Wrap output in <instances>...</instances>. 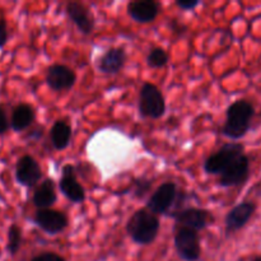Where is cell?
<instances>
[{
	"instance_id": "cell-1",
	"label": "cell",
	"mask_w": 261,
	"mask_h": 261,
	"mask_svg": "<svg viewBox=\"0 0 261 261\" xmlns=\"http://www.w3.org/2000/svg\"><path fill=\"white\" fill-rule=\"evenodd\" d=\"M255 116V107L246 99H239L227 109L226 122L222 127V134L232 140L242 139L249 133L251 121Z\"/></svg>"
},
{
	"instance_id": "cell-2",
	"label": "cell",
	"mask_w": 261,
	"mask_h": 261,
	"mask_svg": "<svg viewBox=\"0 0 261 261\" xmlns=\"http://www.w3.org/2000/svg\"><path fill=\"white\" fill-rule=\"evenodd\" d=\"M161 223L155 214L148 209L137 211L126 224V232L130 239L139 245H149L157 239Z\"/></svg>"
},
{
	"instance_id": "cell-3",
	"label": "cell",
	"mask_w": 261,
	"mask_h": 261,
	"mask_svg": "<svg viewBox=\"0 0 261 261\" xmlns=\"http://www.w3.org/2000/svg\"><path fill=\"white\" fill-rule=\"evenodd\" d=\"M139 111L144 117L160 119L166 112V101L162 92L152 83H145L139 93Z\"/></svg>"
},
{
	"instance_id": "cell-4",
	"label": "cell",
	"mask_w": 261,
	"mask_h": 261,
	"mask_svg": "<svg viewBox=\"0 0 261 261\" xmlns=\"http://www.w3.org/2000/svg\"><path fill=\"white\" fill-rule=\"evenodd\" d=\"M245 147L240 143H227L216 153L209 155L204 163V170L209 175H221L227 166L231 165L237 157L244 154Z\"/></svg>"
},
{
	"instance_id": "cell-5",
	"label": "cell",
	"mask_w": 261,
	"mask_h": 261,
	"mask_svg": "<svg viewBox=\"0 0 261 261\" xmlns=\"http://www.w3.org/2000/svg\"><path fill=\"white\" fill-rule=\"evenodd\" d=\"M175 247L184 261H198L201 255L200 237L198 232L189 228H180L175 234Z\"/></svg>"
},
{
	"instance_id": "cell-6",
	"label": "cell",
	"mask_w": 261,
	"mask_h": 261,
	"mask_svg": "<svg viewBox=\"0 0 261 261\" xmlns=\"http://www.w3.org/2000/svg\"><path fill=\"white\" fill-rule=\"evenodd\" d=\"M219 185L223 188H234L241 186L249 180L250 176V160L246 154L237 157L226 170L221 173Z\"/></svg>"
},
{
	"instance_id": "cell-7",
	"label": "cell",
	"mask_w": 261,
	"mask_h": 261,
	"mask_svg": "<svg viewBox=\"0 0 261 261\" xmlns=\"http://www.w3.org/2000/svg\"><path fill=\"white\" fill-rule=\"evenodd\" d=\"M177 198V186L175 182H165L152 194L147 204L148 211L153 214H165L171 209Z\"/></svg>"
},
{
	"instance_id": "cell-8",
	"label": "cell",
	"mask_w": 261,
	"mask_h": 261,
	"mask_svg": "<svg viewBox=\"0 0 261 261\" xmlns=\"http://www.w3.org/2000/svg\"><path fill=\"white\" fill-rule=\"evenodd\" d=\"M59 188L66 199L76 204H81L86 200V191L83 186L76 180L75 167L73 165L64 166L61 178L59 181Z\"/></svg>"
},
{
	"instance_id": "cell-9",
	"label": "cell",
	"mask_w": 261,
	"mask_h": 261,
	"mask_svg": "<svg viewBox=\"0 0 261 261\" xmlns=\"http://www.w3.org/2000/svg\"><path fill=\"white\" fill-rule=\"evenodd\" d=\"M176 223L180 228H189L193 231H201L213 222V216L205 209L188 208L175 214Z\"/></svg>"
},
{
	"instance_id": "cell-10",
	"label": "cell",
	"mask_w": 261,
	"mask_h": 261,
	"mask_svg": "<svg viewBox=\"0 0 261 261\" xmlns=\"http://www.w3.org/2000/svg\"><path fill=\"white\" fill-rule=\"evenodd\" d=\"M35 223L48 234H56L63 232L68 227V217L63 212L54 209H38L33 218Z\"/></svg>"
},
{
	"instance_id": "cell-11",
	"label": "cell",
	"mask_w": 261,
	"mask_h": 261,
	"mask_svg": "<svg viewBox=\"0 0 261 261\" xmlns=\"http://www.w3.org/2000/svg\"><path fill=\"white\" fill-rule=\"evenodd\" d=\"M42 177V170L37 161L31 155H23L15 166V180L25 188H33Z\"/></svg>"
},
{
	"instance_id": "cell-12",
	"label": "cell",
	"mask_w": 261,
	"mask_h": 261,
	"mask_svg": "<svg viewBox=\"0 0 261 261\" xmlns=\"http://www.w3.org/2000/svg\"><path fill=\"white\" fill-rule=\"evenodd\" d=\"M256 212V204L252 201H242L228 212L226 216V232L234 233L244 228Z\"/></svg>"
},
{
	"instance_id": "cell-13",
	"label": "cell",
	"mask_w": 261,
	"mask_h": 261,
	"mask_svg": "<svg viewBox=\"0 0 261 261\" xmlns=\"http://www.w3.org/2000/svg\"><path fill=\"white\" fill-rule=\"evenodd\" d=\"M76 82V74L73 69L61 64L51 65L46 71V83L53 91L61 92L73 88Z\"/></svg>"
},
{
	"instance_id": "cell-14",
	"label": "cell",
	"mask_w": 261,
	"mask_h": 261,
	"mask_svg": "<svg viewBox=\"0 0 261 261\" xmlns=\"http://www.w3.org/2000/svg\"><path fill=\"white\" fill-rule=\"evenodd\" d=\"M161 13V4L154 0H134L127 4V14L138 23H150Z\"/></svg>"
},
{
	"instance_id": "cell-15",
	"label": "cell",
	"mask_w": 261,
	"mask_h": 261,
	"mask_svg": "<svg viewBox=\"0 0 261 261\" xmlns=\"http://www.w3.org/2000/svg\"><path fill=\"white\" fill-rule=\"evenodd\" d=\"M66 13L83 35H91L94 30V17L86 5L78 2L66 4Z\"/></svg>"
},
{
	"instance_id": "cell-16",
	"label": "cell",
	"mask_w": 261,
	"mask_h": 261,
	"mask_svg": "<svg viewBox=\"0 0 261 261\" xmlns=\"http://www.w3.org/2000/svg\"><path fill=\"white\" fill-rule=\"evenodd\" d=\"M127 54L122 47H111L99 59L98 69L105 74H116L124 68Z\"/></svg>"
},
{
	"instance_id": "cell-17",
	"label": "cell",
	"mask_w": 261,
	"mask_h": 261,
	"mask_svg": "<svg viewBox=\"0 0 261 261\" xmlns=\"http://www.w3.org/2000/svg\"><path fill=\"white\" fill-rule=\"evenodd\" d=\"M58 200L55 182L51 178H46L40 184L33 194V204L38 209H51Z\"/></svg>"
},
{
	"instance_id": "cell-18",
	"label": "cell",
	"mask_w": 261,
	"mask_h": 261,
	"mask_svg": "<svg viewBox=\"0 0 261 261\" xmlns=\"http://www.w3.org/2000/svg\"><path fill=\"white\" fill-rule=\"evenodd\" d=\"M36 119V112L30 105L20 103L13 110L12 119H10V126L14 132L20 133L30 127Z\"/></svg>"
},
{
	"instance_id": "cell-19",
	"label": "cell",
	"mask_w": 261,
	"mask_h": 261,
	"mask_svg": "<svg viewBox=\"0 0 261 261\" xmlns=\"http://www.w3.org/2000/svg\"><path fill=\"white\" fill-rule=\"evenodd\" d=\"M51 143L54 148L58 150H63L70 144L71 140V127L68 122L59 120L54 124V126L50 130Z\"/></svg>"
},
{
	"instance_id": "cell-20",
	"label": "cell",
	"mask_w": 261,
	"mask_h": 261,
	"mask_svg": "<svg viewBox=\"0 0 261 261\" xmlns=\"http://www.w3.org/2000/svg\"><path fill=\"white\" fill-rule=\"evenodd\" d=\"M170 61L167 51H165L161 47H154L148 53L147 55V64L152 69H160L166 66Z\"/></svg>"
},
{
	"instance_id": "cell-21",
	"label": "cell",
	"mask_w": 261,
	"mask_h": 261,
	"mask_svg": "<svg viewBox=\"0 0 261 261\" xmlns=\"http://www.w3.org/2000/svg\"><path fill=\"white\" fill-rule=\"evenodd\" d=\"M22 245V229L17 224H12L8 229V245L7 249L10 255H15Z\"/></svg>"
},
{
	"instance_id": "cell-22",
	"label": "cell",
	"mask_w": 261,
	"mask_h": 261,
	"mask_svg": "<svg viewBox=\"0 0 261 261\" xmlns=\"http://www.w3.org/2000/svg\"><path fill=\"white\" fill-rule=\"evenodd\" d=\"M31 261H66L63 256L55 252H43V254L37 255V256L32 257Z\"/></svg>"
},
{
	"instance_id": "cell-23",
	"label": "cell",
	"mask_w": 261,
	"mask_h": 261,
	"mask_svg": "<svg viewBox=\"0 0 261 261\" xmlns=\"http://www.w3.org/2000/svg\"><path fill=\"white\" fill-rule=\"evenodd\" d=\"M150 186H152V184L149 182V181L147 180H139V182L137 184V190H135V195L138 196V198H143V196L145 195V194L148 193V190L150 189Z\"/></svg>"
},
{
	"instance_id": "cell-24",
	"label": "cell",
	"mask_w": 261,
	"mask_h": 261,
	"mask_svg": "<svg viewBox=\"0 0 261 261\" xmlns=\"http://www.w3.org/2000/svg\"><path fill=\"white\" fill-rule=\"evenodd\" d=\"M176 5L184 10H193L198 5H200V2L199 0H177Z\"/></svg>"
},
{
	"instance_id": "cell-25",
	"label": "cell",
	"mask_w": 261,
	"mask_h": 261,
	"mask_svg": "<svg viewBox=\"0 0 261 261\" xmlns=\"http://www.w3.org/2000/svg\"><path fill=\"white\" fill-rule=\"evenodd\" d=\"M8 41V28L7 23H5L4 19L0 18V48L7 43Z\"/></svg>"
},
{
	"instance_id": "cell-26",
	"label": "cell",
	"mask_w": 261,
	"mask_h": 261,
	"mask_svg": "<svg viewBox=\"0 0 261 261\" xmlns=\"http://www.w3.org/2000/svg\"><path fill=\"white\" fill-rule=\"evenodd\" d=\"M8 127H9V122H8L7 114H5L4 110L0 107V135L4 134L8 130Z\"/></svg>"
},
{
	"instance_id": "cell-27",
	"label": "cell",
	"mask_w": 261,
	"mask_h": 261,
	"mask_svg": "<svg viewBox=\"0 0 261 261\" xmlns=\"http://www.w3.org/2000/svg\"><path fill=\"white\" fill-rule=\"evenodd\" d=\"M254 261H261V256H257V257H256V259H255Z\"/></svg>"
},
{
	"instance_id": "cell-28",
	"label": "cell",
	"mask_w": 261,
	"mask_h": 261,
	"mask_svg": "<svg viewBox=\"0 0 261 261\" xmlns=\"http://www.w3.org/2000/svg\"><path fill=\"white\" fill-rule=\"evenodd\" d=\"M260 116H261V114H260Z\"/></svg>"
}]
</instances>
